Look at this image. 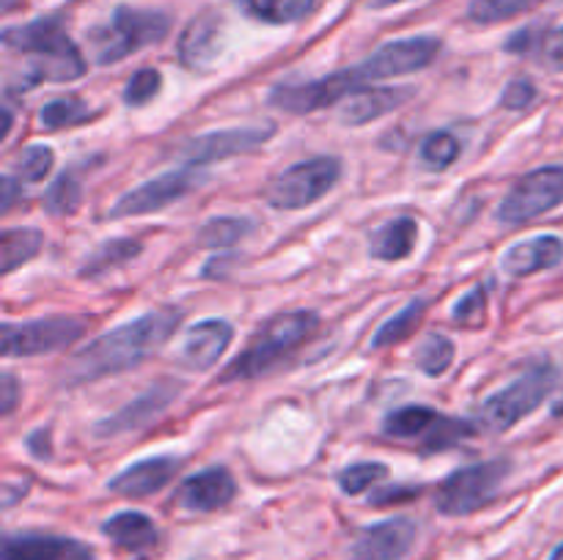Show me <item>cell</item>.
I'll use <instances>...</instances> for the list:
<instances>
[{
	"mask_svg": "<svg viewBox=\"0 0 563 560\" xmlns=\"http://www.w3.org/2000/svg\"><path fill=\"white\" fill-rule=\"evenodd\" d=\"M179 322L181 313L176 307H157V311L143 313L132 322L99 335L66 362L64 384L77 388V384L97 382V379L113 377V373L137 366L174 335Z\"/></svg>",
	"mask_w": 563,
	"mask_h": 560,
	"instance_id": "cell-1",
	"label": "cell"
},
{
	"mask_svg": "<svg viewBox=\"0 0 563 560\" xmlns=\"http://www.w3.org/2000/svg\"><path fill=\"white\" fill-rule=\"evenodd\" d=\"M3 44L16 53L36 55L31 71L25 75V86H36L44 80L66 82L86 75V60L58 16H42L27 25L5 27Z\"/></svg>",
	"mask_w": 563,
	"mask_h": 560,
	"instance_id": "cell-2",
	"label": "cell"
},
{
	"mask_svg": "<svg viewBox=\"0 0 563 560\" xmlns=\"http://www.w3.org/2000/svg\"><path fill=\"white\" fill-rule=\"evenodd\" d=\"M319 327V316L313 311H291L275 316L256 338L247 344L242 355L231 360V366L220 373V382H247L273 371L286 355L306 344Z\"/></svg>",
	"mask_w": 563,
	"mask_h": 560,
	"instance_id": "cell-3",
	"label": "cell"
},
{
	"mask_svg": "<svg viewBox=\"0 0 563 560\" xmlns=\"http://www.w3.org/2000/svg\"><path fill=\"white\" fill-rule=\"evenodd\" d=\"M168 27V16L159 14V11H143L130 9V5H119V9L113 11L110 25L97 27V31L91 33L97 64H119L126 55L137 53V49L148 47V44L163 42Z\"/></svg>",
	"mask_w": 563,
	"mask_h": 560,
	"instance_id": "cell-4",
	"label": "cell"
},
{
	"mask_svg": "<svg viewBox=\"0 0 563 560\" xmlns=\"http://www.w3.org/2000/svg\"><path fill=\"white\" fill-rule=\"evenodd\" d=\"M559 382V368L550 362H539V366L528 368L526 373L506 384L500 393L489 395L482 406V423L489 432H506V428L517 426L522 417L531 415L542 401L548 399L550 390Z\"/></svg>",
	"mask_w": 563,
	"mask_h": 560,
	"instance_id": "cell-5",
	"label": "cell"
},
{
	"mask_svg": "<svg viewBox=\"0 0 563 560\" xmlns=\"http://www.w3.org/2000/svg\"><path fill=\"white\" fill-rule=\"evenodd\" d=\"M509 472V459L476 461V464L451 472L438 492V511L445 516L476 514L478 508L493 503Z\"/></svg>",
	"mask_w": 563,
	"mask_h": 560,
	"instance_id": "cell-6",
	"label": "cell"
},
{
	"mask_svg": "<svg viewBox=\"0 0 563 560\" xmlns=\"http://www.w3.org/2000/svg\"><path fill=\"white\" fill-rule=\"evenodd\" d=\"M341 179L339 157H311L275 176L267 187V203L280 212H295L322 201Z\"/></svg>",
	"mask_w": 563,
	"mask_h": 560,
	"instance_id": "cell-7",
	"label": "cell"
},
{
	"mask_svg": "<svg viewBox=\"0 0 563 560\" xmlns=\"http://www.w3.org/2000/svg\"><path fill=\"white\" fill-rule=\"evenodd\" d=\"M88 322L80 316H49L38 322L11 324L0 327V351L3 357H36L60 351L77 344L86 333Z\"/></svg>",
	"mask_w": 563,
	"mask_h": 560,
	"instance_id": "cell-8",
	"label": "cell"
},
{
	"mask_svg": "<svg viewBox=\"0 0 563 560\" xmlns=\"http://www.w3.org/2000/svg\"><path fill=\"white\" fill-rule=\"evenodd\" d=\"M563 203V165H548L522 176L515 190L504 198L498 220L506 225H522L528 220L542 217L550 209Z\"/></svg>",
	"mask_w": 563,
	"mask_h": 560,
	"instance_id": "cell-9",
	"label": "cell"
},
{
	"mask_svg": "<svg viewBox=\"0 0 563 560\" xmlns=\"http://www.w3.org/2000/svg\"><path fill=\"white\" fill-rule=\"evenodd\" d=\"M201 181L203 176L196 173V168L168 170V173L157 176V179L143 181V184L135 187V190L124 192V195L108 209V217L124 220V217H143V214L159 212V209L170 206V203L190 195Z\"/></svg>",
	"mask_w": 563,
	"mask_h": 560,
	"instance_id": "cell-10",
	"label": "cell"
},
{
	"mask_svg": "<svg viewBox=\"0 0 563 560\" xmlns=\"http://www.w3.org/2000/svg\"><path fill=\"white\" fill-rule=\"evenodd\" d=\"M363 88V80L357 77L355 69H341L333 71L328 77H319L311 82H280L269 91V104L278 110H286L291 115H306L313 110L330 108V104L341 102V99L350 97L352 91Z\"/></svg>",
	"mask_w": 563,
	"mask_h": 560,
	"instance_id": "cell-11",
	"label": "cell"
},
{
	"mask_svg": "<svg viewBox=\"0 0 563 560\" xmlns=\"http://www.w3.org/2000/svg\"><path fill=\"white\" fill-rule=\"evenodd\" d=\"M440 47H443V44L434 36L399 38V42L383 44V47H379L377 53L368 55L355 71L363 82L412 75V71L427 69V66L440 55Z\"/></svg>",
	"mask_w": 563,
	"mask_h": 560,
	"instance_id": "cell-12",
	"label": "cell"
},
{
	"mask_svg": "<svg viewBox=\"0 0 563 560\" xmlns=\"http://www.w3.org/2000/svg\"><path fill=\"white\" fill-rule=\"evenodd\" d=\"M275 135L273 124L264 126H236V130H220V132H207V135H198L192 141H187L181 146V159H185L190 168L198 165L220 163V159L236 157L242 152H253L262 143H267Z\"/></svg>",
	"mask_w": 563,
	"mask_h": 560,
	"instance_id": "cell-13",
	"label": "cell"
},
{
	"mask_svg": "<svg viewBox=\"0 0 563 560\" xmlns=\"http://www.w3.org/2000/svg\"><path fill=\"white\" fill-rule=\"evenodd\" d=\"M179 393H181V384L176 382V379L154 382L152 388L143 390L137 399H132L130 404H124L119 412H113L110 417L99 421L97 426H93V432H97V437H119V434L137 432V428L152 423L157 415H163V412L174 404Z\"/></svg>",
	"mask_w": 563,
	"mask_h": 560,
	"instance_id": "cell-14",
	"label": "cell"
},
{
	"mask_svg": "<svg viewBox=\"0 0 563 560\" xmlns=\"http://www.w3.org/2000/svg\"><path fill=\"white\" fill-rule=\"evenodd\" d=\"M416 541V525L405 516L366 527L352 544L350 560H401Z\"/></svg>",
	"mask_w": 563,
	"mask_h": 560,
	"instance_id": "cell-15",
	"label": "cell"
},
{
	"mask_svg": "<svg viewBox=\"0 0 563 560\" xmlns=\"http://www.w3.org/2000/svg\"><path fill=\"white\" fill-rule=\"evenodd\" d=\"M236 494V481L225 467H209L187 478L176 492V503L187 511H218L229 505Z\"/></svg>",
	"mask_w": 563,
	"mask_h": 560,
	"instance_id": "cell-16",
	"label": "cell"
},
{
	"mask_svg": "<svg viewBox=\"0 0 563 560\" xmlns=\"http://www.w3.org/2000/svg\"><path fill=\"white\" fill-rule=\"evenodd\" d=\"M231 338H234V327L223 318H207V322L192 324L181 340L179 362L190 371H207L220 360Z\"/></svg>",
	"mask_w": 563,
	"mask_h": 560,
	"instance_id": "cell-17",
	"label": "cell"
},
{
	"mask_svg": "<svg viewBox=\"0 0 563 560\" xmlns=\"http://www.w3.org/2000/svg\"><path fill=\"white\" fill-rule=\"evenodd\" d=\"M3 560H93V549L77 538L64 536H9L3 541Z\"/></svg>",
	"mask_w": 563,
	"mask_h": 560,
	"instance_id": "cell-18",
	"label": "cell"
},
{
	"mask_svg": "<svg viewBox=\"0 0 563 560\" xmlns=\"http://www.w3.org/2000/svg\"><path fill=\"white\" fill-rule=\"evenodd\" d=\"M416 97L412 88H390V86H377V88H357L350 97L344 99L339 110V121L346 126H363L368 121H377L383 115L394 113L401 104L410 102Z\"/></svg>",
	"mask_w": 563,
	"mask_h": 560,
	"instance_id": "cell-19",
	"label": "cell"
},
{
	"mask_svg": "<svg viewBox=\"0 0 563 560\" xmlns=\"http://www.w3.org/2000/svg\"><path fill=\"white\" fill-rule=\"evenodd\" d=\"M179 467L181 461L176 456H152V459L135 461L115 478H110L108 489L115 494H124V497H148V494L168 486Z\"/></svg>",
	"mask_w": 563,
	"mask_h": 560,
	"instance_id": "cell-20",
	"label": "cell"
},
{
	"mask_svg": "<svg viewBox=\"0 0 563 560\" xmlns=\"http://www.w3.org/2000/svg\"><path fill=\"white\" fill-rule=\"evenodd\" d=\"M563 261V242L553 234H539L528 242H517L504 253V272L509 278H528Z\"/></svg>",
	"mask_w": 563,
	"mask_h": 560,
	"instance_id": "cell-21",
	"label": "cell"
},
{
	"mask_svg": "<svg viewBox=\"0 0 563 560\" xmlns=\"http://www.w3.org/2000/svg\"><path fill=\"white\" fill-rule=\"evenodd\" d=\"M218 36H220V22L214 14H203L190 22L179 38V58L181 64L190 69H203L209 60L218 53Z\"/></svg>",
	"mask_w": 563,
	"mask_h": 560,
	"instance_id": "cell-22",
	"label": "cell"
},
{
	"mask_svg": "<svg viewBox=\"0 0 563 560\" xmlns=\"http://www.w3.org/2000/svg\"><path fill=\"white\" fill-rule=\"evenodd\" d=\"M102 533L121 549L141 552L157 544V527L141 511H121L102 525Z\"/></svg>",
	"mask_w": 563,
	"mask_h": 560,
	"instance_id": "cell-23",
	"label": "cell"
},
{
	"mask_svg": "<svg viewBox=\"0 0 563 560\" xmlns=\"http://www.w3.org/2000/svg\"><path fill=\"white\" fill-rule=\"evenodd\" d=\"M418 242V223L412 217H396L385 223L372 239V256L377 261H405Z\"/></svg>",
	"mask_w": 563,
	"mask_h": 560,
	"instance_id": "cell-24",
	"label": "cell"
},
{
	"mask_svg": "<svg viewBox=\"0 0 563 560\" xmlns=\"http://www.w3.org/2000/svg\"><path fill=\"white\" fill-rule=\"evenodd\" d=\"M143 250V242L132 239V236H119V239H110L104 245H99L91 256L86 258V264L80 267V278L88 280H97L102 275L113 272V269L124 267L130 264L132 258L141 256Z\"/></svg>",
	"mask_w": 563,
	"mask_h": 560,
	"instance_id": "cell-25",
	"label": "cell"
},
{
	"mask_svg": "<svg viewBox=\"0 0 563 560\" xmlns=\"http://www.w3.org/2000/svg\"><path fill=\"white\" fill-rule=\"evenodd\" d=\"M44 245V234L38 228H5L0 234V269L11 275L22 264L31 261Z\"/></svg>",
	"mask_w": 563,
	"mask_h": 560,
	"instance_id": "cell-26",
	"label": "cell"
},
{
	"mask_svg": "<svg viewBox=\"0 0 563 560\" xmlns=\"http://www.w3.org/2000/svg\"><path fill=\"white\" fill-rule=\"evenodd\" d=\"M443 415L432 410V406H401V410H394L383 421V428L388 437L396 439H418L427 437V432H432L438 426V421Z\"/></svg>",
	"mask_w": 563,
	"mask_h": 560,
	"instance_id": "cell-27",
	"label": "cell"
},
{
	"mask_svg": "<svg viewBox=\"0 0 563 560\" xmlns=\"http://www.w3.org/2000/svg\"><path fill=\"white\" fill-rule=\"evenodd\" d=\"M423 313H427V300L407 302V305L401 307L396 316H390L388 322H385L383 327L374 333V338H372L374 349H385V346H394V344H399V340L410 338V335L418 329V324H421Z\"/></svg>",
	"mask_w": 563,
	"mask_h": 560,
	"instance_id": "cell-28",
	"label": "cell"
},
{
	"mask_svg": "<svg viewBox=\"0 0 563 560\" xmlns=\"http://www.w3.org/2000/svg\"><path fill=\"white\" fill-rule=\"evenodd\" d=\"M245 11L269 25H289L300 22L313 9V0H240Z\"/></svg>",
	"mask_w": 563,
	"mask_h": 560,
	"instance_id": "cell-29",
	"label": "cell"
},
{
	"mask_svg": "<svg viewBox=\"0 0 563 560\" xmlns=\"http://www.w3.org/2000/svg\"><path fill=\"white\" fill-rule=\"evenodd\" d=\"M91 115V108L82 99L66 97L44 104L42 113H38V124H42V130H64V126L86 124Z\"/></svg>",
	"mask_w": 563,
	"mask_h": 560,
	"instance_id": "cell-30",
	"label": "cell"
},
{
	"mask_svg": "<svg viewBox=\"0 0 563 560\" xmlns=\"http://www.w3.org/2000/svg\"><path fill=\"white\" fill-rule=\"evenodd\" d=\"M55 165V152L49 146H42V143H33V146H25L20 152V157L14 159V168H11V176L16 181H25V184H36L44 176L53 170Z\"/></svg>",
	"mask_w": 563,
	"mask_h": 560,
	"instance_id": "cell-31",
	"label": "cell"
},
{
	"mask_svg": "<svg viewBox=\"0 0 563 560\" xmlns=\"http://www.w3.org/2000/svg\"><path fill=\"white\" fill-rule=\"evenodd\" d=\"M454 355H456L454 344H451L445 335L432 333L421 340V346H418L416 362L427 377H440V373H445L451 368Z\"/></svg>",
	"mask_w": 563,
	"mask_h": 560,
	"instance_id": "cell-32",
	"label": "cell"
},
{
	"mask_svg": "<svg viewBox=\"0 0 563 560\" xmlns=\"http://www.w3.org/2000/svg\"><path fill=\"white\" fill-rule=\"evenodd\" d=\"M539 0H473L467 16L476 25H495V22L511 20V16L522 14V11L533 9Z\"/></svg>",
	"mask_w": 563,
	"mask_h": 560,
	"instance_id": "cell-33",
	"label": "cell"
},
{
	"mask_svg": "<svg viewBox=\"0 0 563 560\" xmlns=\"http://www.w3.org/2000/svg\"><path fill=\"white\" fill-rule=\"evenodd\" d=\"M251 231V223L242 217H214L198 231V245L203 247H231Z\"/></svg>",
	"mask_w": 563,
	"mask_h": 560,
	"instance_id": "cell-34",
	"label": "cell"
},
{
	"mask_svg": "<svg viewBox=\"0 0 563 560\" xmlns=\"http://www.w3.org/2000/svg\"><path fill=\"white\" fill-rule=\"evenodd\" d=\"M80 201H82L80 181H77L71 173H64L53 181V187H49L42 203L49 214H75L77 206H80Z\"/></svg>",
	"mask_w": 563,
	"mask_h": 560,
	"instance_id": "cell-35",
	"label": "cell"
},
{
	"mask_svg": "<svg viewBox=\"0 0 563 560\" xmlns=\"http://www.w3.org/2000/svg\"><path fill=\"white\" fill-rule=\"evenodd\" d=\"M460 157V141L451 132H432L421 146V163L432 170H445Z\"/></svg>",
	"mask_w": 563,
	"mask_h": 560,
	"instance_id": "cell-36",
	"label": "cell"
},
{
	"mask_svg": "<svg viewBox=\"0 0 563 560\" xmlns=\"http://www.w3.org/2000/svg\"><path fill=\"white\" fill-rule=\"evenodd\" d=\"M476 434V426L471 421H460V417H440L438 426L432 428V434H427V443H423V450L427 453H434V450H445L451 445L462 443V439L473 437Z\"/></svg>",
	"mask_w": 563,
	"mask_h": 560,
	"instance_id": "cell-37",
	"label": "cell"
},
{
	"mask_svg": "<svg viewBox=\"0 0 563 560\" xmlns=\"http://www.w3.org/2000/svg\"><path fill=\"white\" fill-rule=\"evenodd\" d=\"M159 88H163V77H159L157 69L135 71L124 88V102L132 104V108H143V104L157 97Z\"/></svg>",
	"mask_w": 563,
	"mask_h": 560,
	"instance_id": "cell-38",
	"label": "cell"
},
{
	"mask_svg": "<svg viewBox=\"0 0 563 560\" xmlns=\"http://www.w3.org/2000/svg\"><path fill=\"white\" fill-rule=\"evenodd\" d=\"M385 472L388 470H385V464H379V461H363V464L346 467V470L341 472L339 483L346 494H363L374 481H379Z\"/></svg>",
	"mask_w": 563,
	"mask_h": 560,
	"instance_id": "cell-39",
	"label": "cell"
},
{
	"mask_svg": "<svg viewBox=\"0 0 563 560\" xmlns=\"http://www.w3.org/2000/svg\"><path fill=\"white\" fill-rule=\"evenodd\" d=\"M484 311H487V291L484 285H473L465 296L454 305L451 311V318L456 324H478L484 318Z\"/></svg>",
	"mask_w": 563,
	"mask_h": 560,
	"instance_id": "cell-40",
	"label": "cell"
},
{
	"mask_svg": "<svg viewBox=\"0 0 563 560\" xmlns=\"http://www.w3.org/2000/svg\"><path fill=\"white\" fill-rule=\"evenodd\" d=\"M539 60L544 69L563 71V25L544 33L542 44H539Z\"/></svg>",
	"mask_w": 563,
	"mask_h": 560,
	"instance_id": "cell-41",
	"label": "cell"
},
{
	"mask_svg": "<svg viewBox=\"0 0 563 560\" xmlns=\"http://www.w3.org/2000/svg\"><path fill=\"white\" fill-rule=\"evenodd\" d=\"M537 99V86L531 80H515L500 93V104L509 110H526Z\"/></svg>",
	"mask_w": 563,
	"mask_h": 560,
	"instance_id": "cell-42",
	"label": "cell"
},
{
	"mask_svg": "<svg viewBox=\"0 0 563 560\" xmlns=\"http://www.w3.org/2000/svg\"><path fill=\"white\" fill-rule=\"evenodd\" d=\"M0 388H3L0 390V412H3V415H11L16 401H20V384H16L14 373L5 371L3 377H0Z\"/></svg>",
	"mask_w": 563,
	"mask_h": 560,
	"instance_id": "cell-43",
	"label": "cell"
},
{
	"mask_svg": "<svg viewBox=\"0 0 563 560\" xmlns=\"http://www.w3.org/2000/svg\"><path fill=\"white\" fill-rule=\"evenodd\" d=\"M416 494H418V489H396V486H390V489H385V492H377V494H374L372 503H377V505L405 503V500L416 497Z\"/></svg>",
	"mask_w": 563,
	"mask_h": 560,
	"instance_id": "cell-44",
	"label": "cell"
},
{
	"mask_svg": "<svg viewBox=\"0 0 563 560\" xmlns=\"http://www.w3.org/2000/svg\"><path fill=\"white\" fill-rule=\"evenodd\" d=\"M27 448H31V453L36 456V459H49V456H53V448H49V434L42 432V428L31 434Z\"/></svg>",
	"mask_w": 563,
	"mask_h": 560,
	"instance_id": "cell-45",
	"label": "cell"
},
{
	"mask_svg": "<svg viewBox=\"0 0 563 560\" xmlns=\"http://www.w3.org/2000/svg\"><path fill=\"white\" fill-rule=\"evenodd\" d=\"M16 195H20V181H16L11 173H5L3 176V203H0V212H9L11 203L16 201Z\"/></svg>",
	"mask_w": 563,
	"mask_h": 560,
	"instance_id": "cell-46",
	"label": "cell"
},
{
	"mask_svg": "<svg viewBox=\"0 0 563 560\" xmlns=\"http://www.w3.org/2000/svg\"><path fill=\"white\" fill-rule=\"evenodd\" d=\"M531 44H533V31H520L511 36V42L506 44V49H509V53H528Z\"/></svg>",
	"mask_w": 563,
	"mask_h": 560,
	"instance_id": "cell-47",
	"label": "cell"
},
{
	"mask_svg": "<svg viewBox=\"0 0 563 560\" xmlns=\"http://www.w3.org/2000/svg\"><path fill=\"white\" fill-rule=\"evenodd\" d=\"M368 3L374 5V9H388V5H396V3H405V0H368Z\"/></svg>",
	"mask_w": 563,
	"mask_h": 560,
	"instance_id": "cell-48",
	"label": "cell"
},
{
	"mask_svg": "<svg viewBox=\"0 0 563 560\" xmlns=\"http://www.w3.org/2000/svg\"><path fill=\"white\" fill-rule=\"evenodd\" d=\"M11 132V108L3 110V137Z\"/></svg>",
	"mask_w": 563,
	"mask_h": 560,
	"instance_id": "cell-49",
	"label": "cell"
},
{
	"mask_svg": "<svg viewBox=\"0 0 563 560\" xmlns=\"http://www.w3.org/2000/svg\"><path fill=\"white\" fill-rule=\"evenodd\" d=\"M553 415H555V417H563V399H559V401H555V404H553Z\"/></svg>",
	"mask_w": 563,
	"mask_h": 560,
	"instance_id": "cell-50",
	"label": "cell"
},
{
	"mask_svg": "<svg viewBox=\"0 0 563 560\" xmlns=\"http://www.w3.org/2000/svg\"><path fill=\"white\" fill-rule=\"evenodd\" d=\"M550 560H563V544H561V547L553 549V555H550Z\"/></svg>",
	"mask_w": 563,
	"mask_h": 560,
	"instance_id": "cell-51",
	"label": "cell"
},
{
	"mask_svg": "<svg viewBox=\"0 0 563 560\" xmlns=\"http://www.w3.org/2000/svg\"><path fill=\"white\" fill-rule=\"evenodd\" d=\"M5 3H11V0H5Z\"/></svg>",
	"mask_w": 563,
	"mask_h": 560,
	"instance_id": "cell-52",
	"label": "cell"
}]
</instances>
